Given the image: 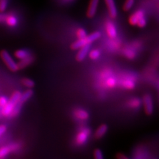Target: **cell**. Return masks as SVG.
<instances>
[{"instance_id": "obj_12", "label": "cell", "mask_w": 159, "mask_h": 159, "mask_svg": "<svg viewBox=\"0 0 159 159\" xmlns=\"http://www.w3.org/2000/svg\"><path fill=\"white\" fill-rule=\"evenodd\" d=\"M108 9V13L111 18H116L117 15V7L114 0H104Z\"/></svg>"}, {"instance_id": "obj_24", "label": "cell", "mask_w": 159, "mask_h": 159, "mask_svg": "<svg viewBox=\"0 0 159 159\" xmlns=\"http://www.w3.org/2000/svg\"><path fill=\"white\" fill-rule=\"evenodd\" d=\"M134 3H135V0H126L125 2L124 3L123 5V10L125 11H129L134 5Z\"/></svg>"}, {"instance_id": "obj_33", "label": "cell", "mask_w": 159, "mask_h": 159, "mask_svg": "<svg viewBox=\"0 0 159 159\" xmlns=\"http://www.w3.org/2000/svg\"><path fill=\"white\" fill-rule=\"evenodd\" d=\"M2 117V112H1V109H0V118H1Z\"/></svg>"}, {"instance_id": "obj_27", "label": "cell", "mask_w": 159, "mask_h": 159, "mask_svg": "<svg viewBox=\"0 0 159 159\" xmlns=\"http://www.w3.org/2000/svg\"><path fill=\"white\" fill-rule=\"evenodd\" d=\"M93 157H94V159H104L103 152L99 148H97L94 151Z\"/></svg>"}, {"instance_id": "obj_25", "label": "cell", "mask_w": 159, "mask_h": 159, "mask_svg": "<svg viewBox=\"0 0 159 159\" xmlns=\"http://www.w3.org/2000/svg\"><path fill=\"white\" fill-rule=\"evenodd\" d=\"M8 7V0H0V13H4Z\"/></svg>"}, {"instance_id": "obj_5", "label": "cell", "mask_w": 159, "mask_h": 159, "mask_svg": "<svg viewBox=\"0 0 159 159\" xmlns=\"http://www.w3.org/2000/svg\"><path fill=\"white\" fill-rule=\"evenodd\" d=\"M91 130L88 127H82L77 133L74 139V143L77 146H82L88 141Z\"/></svg>"}, {"instance_id": "obj_16", "label": "cell", "mask_w": 159, "mask_h": 159, "mask_svg": "<svg viewBox=\"0 0 159 159\" xmlns=\"http://www.w3.org/2000/svg\"><path fill=\"white\" fill-rule=\"evenodd\" d=\"M18 18L15 15L11 13L6 15L4 23H6L7 26L10 27H15L18 25Z\"/></svg>"}, {"instance_id": "obj_23", "label": "cell", "mask_w": 159, "mask_h": 159, "mask_svg": "<svg viewBox=\"0 0 159 159\" xmlns=\"http://www.w3.org/2000/svg\"><path fill=\"white\" fill-rule=\"evenodd\" d=\"M88 55L92 60L95 61V60L98 59L99 58V57H100L101 52L98 49H93V50H92V51H89Z\"/></svg>"}, {"instance_id": "obj_1", "label": "cell", "mask_w": 159, "mask_h": 159, "mask_svg": "<svg viewBox=\"0 0 159 159\" xmlns=\"http://www.w3.org/2000/svg\"><path fill=\"white\" fill-rule=\"evenodd\" d=\"M21 95V93L19 91H16L12 93L11 98H10V99H9L6 105L2 109H1L2 115L3 117H9L10 114H11V113L12 112L15 106H16V104L19 101Z\"/></svg>"}, {"instance_id": "obj_21", "label": "cell", "mask_w": 159, "mask_h": 159, "mask_svg": "<svg viewBox=\"0 0 159 159\" xmlns=\"http://www.w3.org/2000/svg\"><path fill=\"white\" fill-rule=\"evenodd\" d=\"M123 54L125 57L131 60L135 58L137 55L135 49L132 47H128V48H124L123 50Z\"/></svg>"}, {"instance_id": "obj_29", "label": "cell", "mask_w": 159, "mask_h": 159, "mask_svg": "<svg viewBox=\"0 0 159 159\" xmlns=\"http://www.w3.org/2000/svg\"><path fill=\"white\" fill-rule=\"evenodd\" d=\"M146 25H147V20L145 18V17H143L139 20L136 25H138V27L143 28V27H145L146 26Z\"/></svg>"}, {"instance_id": "obj_30", "label": "cell", "mask_w": 159, "mask_h": 159, "mask_svg": "<svg viewBox=\"0 0 159 159\" xmlns=\"http://www.w3.org/2000/svg\"><path fill=\"white\" fill-rule=\"evenodd\" d=\"M7 131V127L5 125H0V137Z\"/></svg>"}, {"instance_id": "obj_7", "label": "cell", "mask_w": 159, "mask_h": 159, "mask_svg": "<svg viewBox=\"0 0 159 159\" xmlns=\"http://www.w3.org/2000/svg\"><path fill=\"white\" fill-rule=\"evenodd\" d=\"M21 148V145L17 143H12L8 145L0 147V159H6L11 152H15Z\"/></svg>"}, {"instance_id": "obj_11", "label": "cell", "mask_w": 159, "mask_h": 159, "mask_svg": "<svg viewBox=\"0 0 159 159\" xmlns=\"http://www.w3.org/2000/svg\"><path fill=\"white\" fill-rule=\"evenodd\" d=\"M89 50H90V44H86V45L80 48L76 57V61L78 62L83 61L88 56Z\"/></svg>"}, {"instance_id": "obj_9", "label": "cell", "mask_w": 159, "mask_h": 159, "mask_svg": "<svg viewBox=\"0 0 159 159\" xmlns=\"http://www.w3.org/2000/svg\"><path fill=\"white\" fill-rule=\"evenodd\" d=\"M73 115L74 118L78 121H86L89 118L88 112L82 108H76L73 111Z\"/></svg>"}, {"instance_id": "obj_17", "label": "cell", "mask_w": 159, "mask_h": 159, "mask_svg": "<svg viewBox=\"0 0 159 159\" xmlns=\"http://www.w3.org/2000/svg\"><path fill=\"white\" fill-rule=\"evenodd\" d=\"M141 100L138 98H133L129 99L127 102V106L131 109H138L141 106Z\"/></svg>"}, {"instance_id": "obj_13", "label": "cell", "mask_w": 159, "mask_h": 159, "mask_svg": "<svg viewBox=\"0 0 159 159\" xmlns=\"http://www.w3.org/2000/svg\"><path fill=\"white\" fill-rule=\"evenodd\" d=\"M144 16H145V13H144L143 10H137V11L131 15V16L129 17V22L131 25H136L139 20Z\"/></svg>"}, {"instance_id": "obj_6", "label": "cell", "mask_w": 159, "mask_h": 159, "mask_svg": "<svg viewBox=\"0 0 159 159\" xmlns=\"http://www.w3.org/2000/svg\"><path fill=\"white\" fill-rule=\"evenodd\" d=\"M103 78V83L104 86L109 89L115 88L117 86V80L112 74V72L109 70L103 71L102 74Z\"/></svg>"}, {"instance_id": "obj_19", "label": "cell", "mask_w": 159, "mask_h": 159, "mask_svg": "<svg viewBox=\"0 0 159 159\" xmlns=\"http://www.w3.org/2000/svg\"><path fill=\"white\" fill-rule=\"evenodd\" d=\"M33 93H34V92H33L32 89H27L26 91H25L23 93H21L19 102L23 105L27 101H28L29 99L33 96Z\"/></svg>"}, {"instance_id": "obj_20", "label": "cell", "mask_w": 159, "mask_h": 159, "mask_svg": "<svg viewBox=\"0 0 159 159\" xmlns=\"http://www.w3.org/2000/svg\"><path fill=\"white\" fill-rule=\"evenodd\" d=\"M31 52L26 49H19L14 52V57L19 60H21L31 55Z\"/></svg>"}, {"instance_id": "obj_10", "label": "cell", "mask_w": 159, "mask_h": 159, "mask_svg": "<svg viewBox=\"0 0 159 159\" xmlns=\"http://www.w3.org/2000/svg\"><path fill=\"white\" fill-rule=\"evenodd\" d=\"M99 2V0H90V1H89L88 8L86 13L88 17L92 18L94 16H95L97 12Z\"/></svg>"}, {"instance_id": "obj_18", "label": "cell", "mask_w": 159, "mask_h": 159, "mask_svg": "<svg viewBox=\"0 0 159 159\" xmlns=\"http://www.w3.org/2000/svg\"><path fill=\"white\" fill-rule=\"evenodd\" d=\"M107 131H108V126L106 125V124H102V125H99L98 127L97 130L95 132V135H94V136H95V137L98 139H101L106 135Z\"/></svg>"}, {"instance_id": "obj_8", "label": "cell", "mask_w": 159, "mask_h": 159, "mask_svg": "<svg viewBox=\"0 0 159 159\" xmlns=\"http://www.w3.org/2000/svg\"><path fill=\"white\" fill-rule=\"evenodd\" d=\"M143 103L145 113L147 116H151L154 111L152 98L150 94H145L143 98Z\"/></svg>"}, {"instance_id": "obj_22", "label": "cell", "mask_w": 159, "mask_h": 159, "mask_svg": "<svg viewBox=\"0 0 159 159\" xmlns=\"http://www.w3.org/2000/svg\"><path fill=\"white\" fill-rule=\"evenodd\" d=\"M21 83L25 87L27 88L28 89H32L34 86V85H35V84H34V82L33 80L28 78H23L21 80Z\"/></svg>"}, {"instance_id": "obj_3", "label": "cell", "mask_w": 159, "mask_h": 159, "mask_svg": "<svg viewBox=\"0 0 159 159\" xmlns=\"http://www.w3.org/2000/svg\"><path fill=\"white\" fill-rule=\"evenodd\" d=\"M136 76L133 74H125L117 80V85L126 89H133L136 86Z\"/></svg>"}, {"instance_id": "obj_4", "label": "cell", "mask_w": 159, "mask_h": 159, "mask_svg": "<svg viewBox=\"0 0 159 159\" xmlns=\"http://www.w3.org/2000/svg\"><path fill=\"white\" fill-rule=\"evenodd\" d=\"M0 57H1L3 62L9 68V70H11L13 72H16L19 70L17 63L14 61L11 54L6 50H2L0 52Z\"/></svg>"}, {"instance_id": "obj_14", "label": "cell", "mask_w": 159, "mask_h": 159, "mask_svg": "<svg viewBox=\"0 0 159 159\" xmlns=\"http://www.w3.org/2000/svg\"><path fill=\"white\" fill-rule=\"evenodd\" d=\"M106 29L107 35L111 39H115L117 35V31L116 25L111 21H107L106 24Z\"/></svg>"}, {"instance_id": "obj_26", "label": "cell", "mask_w": 159, "mask_h": 159, "mask_svg": "<svg viewBox=\"0 0 159 159\" xmlns=\"http://www.w3.org/2000/svg\"><path fill=\"white\" fill-rule=\"evenodd\" d=\"M76 36L78 39L84 38L87 36V32L83 28H79L76 31Z\"/></svg>"}, {"instance_id": "obj_31", "label": "cell", "mask_w": 159, "mask_h": 159, "mask_svg": "<svg viewBox=\"0 0 159 159\" xmlns=\"http://www.w3.org/2000/svg\"><path fill=\"white\" fill-rule=\"evenodd\" d=\"M117 159H130L123 153H118L117 155Z\"/></svg>"}, {"instance_id": "obj_28", "label": "cell", "mask_w": 159, "mask_h": 159, "mask_svg": "<svg viewBox=\"0 0 159 159\" xmlns=\"http://www.w3.org/2000/svg\"><path fill=\"white\" fill-rule=\"evenodd\" d=\"M9 100V99L4 96H0V109H2L6 105L7 102Z\"/></svg>"}, {"instance_id": "obj_15", "label": "cell", "mask_w": 159, "mask_h": 159, "mask_svg": "<svg viewBox=\"0 0 159 159\" xmlns=\"http://www.w3.org/2000/svg\"><path fill=\"white\" fill-rule=\"evenodd\" d=\"M34 60V57L31 54L29 57L25 58L23 59L19 60V62H17V66L19 68V70H21V69H24L26 67L29 66V65L33 62Z\"/></svg>"}, {"instance_id": "obj_2", "label": "cell", "mask_w": 159, "mask_h": 159, "mask_svg": "<svg viewBox=\"0 0 159 159\" xmlns=\"http://www.w3.org/2000/svg\"><path fill=\"white\" fill-rule=\"evenodd\" d=\"M101 37V33L99 31H96L87 35L84 38L78 39L76 41L71 44V48L72 50H78L86 44H90L96 41Z\"/></svg>"}, {"instance_id": "obj_32", "label": "cell", "mask_w": 159, "mask_h": 159, "mask_svg": "<svg viewBox=\"0 0 159 159\" xmlns=\"http://www.w3.org/2000/svg\"><path fill=\"white\" fill-rule=\"evenodd\" d=\"M6 15L3 13H0V23H3L5 21V18H6Z\"/></svg>"}]
</instances>
